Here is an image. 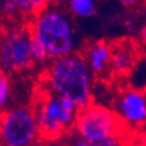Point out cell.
<instances>
[{
    "label": "cell",
    "mask_w": 146,
    "mask_h": 146,
    "mask_svg": "<svg viewBox=\"0 0 146 146\" xmlns=\"http://www.w3.org/2000/svg\"><path fill=\"white\" fill-rule=\"evenodd\" d=\"M46 81L54 94L73 100L80 110L91 103L93 72L82 55L74 52L54 59L47 68Z\"/></svg>",
    "instance_id": "cell-1"
},
{
    "label": "cell",
    "mask_w": 146,
    "mask_h": 146,
    "mask_svg": "<svg viewBox=\"0 0 146 146\" xmlns=\"http://www.w3.org/2000/svg\"><path fill=\"white\" fill-rule=\"evenodd\" d=\"M46 44L50 58L58 59L74 54L76 31L67 13L58 8H47L34 18L30 29Z\"/></svg>",
    "instance_id": "cell-2"
},
{
    "label": "cell",
    "mask_w": 146,
    "mask_h": 146,
    "mask_svg": "<svg viewBox=\"0 0 146 146\" xmlns=\"http://www.w3.org/2000/svg\"><path fill=\"white\" fill-rule=\"evenodd\" d=\"M40 136L47 140H55L74 127L80 108L73 100L47 93L39 98L34 107Z\"/></svg>",
    "instance_id": "cell-3"
},
{
    "label": "cell",
    "mask_w": 146,
    "mask_h": 146,
    "mask_svg": "<svg viewBox=\"0 0 146 146\" xmlns=\"http://www.w3.org/2000/svg\"><path fill=\"white\" fill-rule=\"evenodd\" d=\"M39 137L33 108L17 106L0 112V146H35Z\"/></svg>",
    "instance_id": "cell-4"
},
{
    "label": "cell",
    "mask_w": 146,
    "mask_h": 146,
    "mask_svg": "<svg viewBox=\"0 0 146 146\" xmlns=\"http://www.w3.org/2000/svg\"><path fill=\"white\" fill-rule=\"evenodd\" d=\"M74 129L78 136L93 143L107 136L117 134L121 129V120L113 110L90 103L80 110Z\"/></svg>",
    "instance_id": "cell-5"
},
{
    "label": "cell",
    "mask_w": 146,
    "mask_h": 146,
    "mask_svg": "<svg viewBox=\"0 0 146 146\" xmlns=\"http://www.w3.org/2000/svg\"><path fill=\"white\" fill-rule=\"evenodd\" d=\"M30 39L31 31L25 29L8 31L0 39V68L5 74L22 72L33 65Z\"/></svg>",
    "instance_id": "cell-6"
},
{
    "label": "cell",
    "mask_w": 146,
    "mask_h": 146,
    "mask_svg": "<svg viewBox=\"0 0 146 146\" xmlns=\"http://www.w3.org/2000/svg\"><path fill=\"white\" fill-rule=\"evenodd\" d=\"M116 113L131 127L146 125V93L141 89H127L116 100Z\"/></svg>",
    "instance_id": "cell-7"
},
{
    "label": "cell",
    "mask_w": 146,
    "mask_h": 146,
    "mask_svg": "<svg viewBox=\"0 0 146 146\" xmlns=\"http://www.w3.org/2000/svg\"><path fill=\"white\" fill-rule=\"evenodd\" d=\"M113 48L104 40H97L86 48L85 59L91 72L94 74H102L108 67H111Z\"/></svg>",
    "instance_id": "cell-8"
},
{
    "label": "cell",
    "mask_w": 146,
    "mask_h": 146,
    "mask_svg": "<svg viewBox=\"0 0 146 146\" xmlns=\"http://www.w3.org/2000/svg\"><path fill=\"white\" fill-rule=\"evenodd\" d=\"M133 63H134L133 55L131 54L129 50H127L125 47L113 50L112 60H111V68L116 73H119V74L127 73L132 68Z\"/></svg>",
    "instance_id": "cell-9"
},
{
    "label": "cell",
    "mask_w": 146,
    "mask_h": 146,
    "mask_svg": "<svg viewBox=\"0 0 146 146\" xmlns=\"http://www.w3.org/2000/svg\"><path fill=\"white\" fill-rule=\"evenodd\" d=\"M70 13L81 18H89L97 13L95 0H70L68 3Z\"/></svg>",
    "instance_id": "cell-10"
},
{
    "label": "cell",
    "mask_w": 146,
    "mask_h": 146,
    "mask_svg": "<svg viewBox=\"0 0 146 146\" xmlns=\"http://www.w3.org/2000/svg\"><path fill=\"white\" fill-rule=\"evenodd\" d=\"M17 1L21 15L27 16V17L30 16L36 17L42 11L47 8L50 0H17Z\"/></svg>",
    "instance_id": "cell-11"
},
{
    "label": "cell",
    "mask_w": 146,
    "mask_h": 146,
    "mask_svg": "<svg viewBox=\"0 0 146 146\" xmlns=\"http://www.w3.org/2000/svg\"><path fill=\"white\" fill-rule=\"evenodd\" d=\"M30 51H31L33 60L36 61V63H43V61H46L47 59L50 58L48 50H47L46 44L36 35H34V34H31Z\"/></svg>",
    "instance_id": "cell-12"
},
{
    "label": "cell",
    "mask_w": 146,
    "mask_h": 146,
    "mask_svg": "<svg viewBox=\"0 0 146 146\" xmlns=\"http://www.w3.org/2000/svg\"><path fill=\"white\" fill-rule=\"evenodd\" d=\"M9 97H11V84H9L7 74L4 73L3 76L0 77V112L7 110Z\"/></svg>",
    "instance_id": "cell-13"
},
{
    "label": "cell",
    "mask_w": 146,
    "mask_h": 146,
    "mask_svg": "<svg viewBox=\"0 0 146 146\" xmlns=\"http://www.w3.org/2000/svg\"><path fill=\"white\" fill-rule=\"evenodd\" d=\"M91 146H127V145L124 143V140L121 138V136L117 133V134L107 136L99 141H95V142L91 143Z\"/></svg>",
    "instance_id": "cell-14"
},
{
    "label": "cell",
    "mask_w": 146,
    "mask_h": 146,
    "mask_svg": "<svg viewBox=\"0 0 146 146\" xmlns=\"http://www.w3.org/2000/svg\"><path fill=\"white\" fill-rule=\"evenodd\" d=\"M1 12L7 16V17H17L20 13V8H18V1L17 0H4L3 1V11Z\"/></svg>",
    "instance_id": "cell-15"
},
{
    "label": "cell",
    "mask_w": 146,
    "mask_h": 146,
    "mask_svg": "<svg viewBox=\"0 0 146 146\" xmlns=\"http://www.w3.org/2000/svg\"><path fill=\"white\" fill-rule=\"evenodd\" d=\"M68 146H91V142H89L88 140H85L84 137L81 136H73L72 140L69 141V143H68Z\"/></svg>",
    "instance_id": "cell-16"
},
{
    "label": "cell",
    "mask_w": 146,
    "mask_h": 146,
    "mask_svg": "<svg viewBox=\"0 0 146 146\" xmlns=\"http://www.w3.org/2000/svg\"><path fill=\"white\" fill-rule=\"evenodd\" d=\"M119 1L125 7H133V5H136L138 1H141V0H119Z\"/></svg>",
    "instance_id": "cell-17"
},
{
    "label": "cell",
    "mask_w": 146,
    "mask_h": 146,
    "mask_svg": "<svg viewBox=\"0 0 146 146\" xmlns=\"http://www.w3.org/2000/svg\"><path fill=\"white\" fill-rule=\"evenodd\" d=\"M140 35H141V40H142V43L146 46V26L143 27L142 30H141V34H140Z\"/></svg>",
    "instance_id": "cell-18"
},
{
    "label": "cell",
    "mask_w": 146,
    "mask_h": 146,
    "mask_svg": "<svg viewBox=\"0 0 146 146\" xmlns=\"http://www.w3.org/2000/svg\"><path fill=\"white\" fill-rule=\"evenodd\" d=\"M55 3H69L70 0H54Z\"/></svg>",
    "instance_id": "cell-19"
},
{
    "label": "cell",
    "mask_w": 146,
    "mask_h": 146,
    "mask_svg": "<svg viewBox=\"0 0 146 146\" xmlns=\"http://www.w3.org/2000/svg\"><path fill=\"white\" fill-rule=\"evenodd\" d=\"M3 1H4V0H0V12L3 11Z\"/></svg>",
    "instance_id": "cell-20"
},
{
    "label": "cell",
    "mask_w": 146,
    "mask_h": 146,
    "mask_svg": "<svg viewBox=\"0 0 146 146\" xmlns=\"http://www.w3.org/2000/svg\"><path fill=\"white\" fill-rule=\"evenodd\" d=\"M3 74H4V72H3V70H1V68H0V77L3 76Z\"/></svg>",
    "instance_id": "cell-21"
},
{
    "label": "cell",
    "mask_w": 146,
    "mask_h": 146,
    "mask_svg": "<svg viewBox=\"0 0 146 146\" xmlns=\"http://www.w3.org/2000/svg\"><path fill=\"white\" fill-rule=\"evenodd\" d=\"M0 39H1V25H0Z\"/></svg>",
    "instance_id": "cell-22"
},
{
    "label": "cell",
    "mask_w": 146,
    "mask_h": 146,
    "mask_svg": "<svg viewBox=\"0 0 146 146\" xmlns=\"http://www.w3.org/2000/svg\"><path fill=\"white\" fill-rule=\"evenodd\" d=\"M142 146H146V140L143 141V145H142Z\"/></svg>",
    "instance_id": "cell-23"
},
{
    "label": "cell",
    "mask_w": 146,
    "mask_h": 146,
    "mask_svg": "<svg viewBox=\"0 0 146 146\" xmlns=\"http://www.w3.org/2000/svg\"><path fill=\"white\" fill-rule=\"evenodd\" d=\"M145 12H146V3H145Z\"/></svg>",
    "instance_id": "cell-24"
}]
</instances>
